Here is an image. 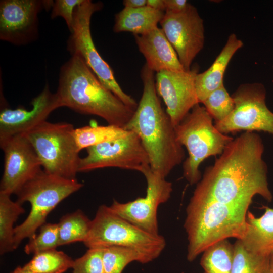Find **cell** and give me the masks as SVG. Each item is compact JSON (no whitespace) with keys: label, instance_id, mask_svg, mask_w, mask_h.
Listing matches in <instances>:
<instances>
[{"label":"cell","instance_id":"6da1fadb","mask_svg":"<svg viewBox=\"0 0 273 273\" xmlns=\"http://www.w3.org/2000/svg\"><path fill=\"white\" fill-rule=\"evenodd\" d=\"M264 151L257 133L246 131L233 139L213 165L205 169L191 199L236 203L252 201L258 195L271 202Z\"/></svg>","mask_w":273,"mask_h":273},{"label":"cell","instance_id":"7a4b0ae2","mask_svg":"<svg viewBox=\"0 0 273 273\" xmlns=\"http://www.w3.org/2000/svg\"><path fill=\"white\" fill-rule=\"evenodd\" d=\"M143 90L140 101L124 129L140 138L155 174L165 178L185 157L175 126L163 109L157 93L154 72L146 64L141 71Z\"/></svg>","mask_w":273,"mask_h":273},{"label":"cell","instance_id":"3957f363","mask_svg":"<svg viewBox=\"0 0 273 273\" xmlns=\"http://www.w3.org/2000/svg\"><path fill=\"white\" fill-rule=\"evenodd\" d=\"M56 93L62 107L100 117L109 125L124 129L135 110L107 89L76 55L61 67Z\"/></svg>","mask_w":273,"mask_h":273},{"label":"cell","instance_id":"277c9868","mask_svg":"<svg viewBox=\"0 0 273 273\" xmlns=\"http://www.w3.org/2000/svg\"><path fill=\"white\" fill-rule=\"evenodd\" d=\"M252 201L223 203L190 199L184 228L188 241L187 258L194 261L212 245L230 238L240 240L246 229Z\"/></svg>","mask_w":273,"mask_h":273},{"label":"cell","instance_id":"5b68a950","mask_svg":"<svg viewBox=\"0 0 273 273\" xmlns=\"http://www.w3.org/2000/svg\"><path fill=\"white\" fill-rule=\"evenodd\" d=\"M83 243L88 249L111 246L131 248L142 254L147 263L158 257L166 246L163 236L142 229L105 205L99 207Z\"/></svg>","mask_w":273,"mask_h":273},{"label":"cell","instance_id":"8992f818","mask_svg":"<svg viewBox=\"0 0 273 273\" xmlns=\"http://www.w3.org/2000/svg\"><path fill=\"white\" fill-rule=\"evenodd\" d=\"M83 186L77 179L49 174L43 170L26 183L16 194V201L21 204L29 202L31 209L25 220L15 227V250L25 239L34 237L36 231L46 222L49 213L62 201Z\"/></svg>","mask_w":273,"mask_h":273},{"label":"cell","instance_id":"52a82bcc","mask_svg":"<svg viewBox=\"0 0 273 273\" xmlns=\"http://www.w3.org/2000/svg\"><path fill=\"white\" fill-rule=\"evenodd\" d=\"M212 119L204 106L198 104L175 126L177 141L188 151V157L183 165V175L190 185L201 180V163L209 157L221 155L234 139L218 131Z\"/></svg>","mask_w":273,"mask_h":273},{"label":"cell","instance_id":"ba28073f","mask_svg":"<svg viewBox=\"0 0 273 273\" xmlns=\"http://www.w3.org/2000/svg\"><path fill=\"white\" fill-rule=\"evenodd\" d=\"M74 130L70 123L46 121L22 135L33 146L44 171L74 179L80 159Z\"/></svg>","mask_w":273,"mask_h":273},{"label":"cell","instance_id":"9c48e42d","mask_svg":"<svg viewBox=\"0 0 273 273\" xmlns=\"http://www.w3.org/2000/svg\"><path fill=\"white\" fill-rule=\"evenodd\" d=\"M103 7L101 2L90 0H83L76 6L66 49L71 56H79L107 89L125 104L135 110L138 104L121 88L113 70L99 54L93 40L90 32L92 16Z\"/></svg>","mask_w":273,"mask_h":273},{"label":"cell","instance_id":"30bf717a","mask_svg":"<svg viewBox=\"0 0 273 273\" xmlns=\"http://www.w3.org/2000/svg\"><path fill=\"white\" fill-rule=\"evenodd\" d=\"M266 90L261 83L239 85L232 95L235 108L223 120L215 122L216 129L225 134L240 130L263 131L273 138V112L267 107Z\"/></svg>","mask_w":273,"mask_h":273},{"label":"cell","instance_id":"8fae6325","mask_svg":"<svg viewBox=\"0 0 273 273\" xmlns=\"http://www.w3.org/2000/svg\"><path fill=\"white\" fill-rule=\"evenodd\" d=\"M80 158L78 172L105 167H117L142 173L150 167L149 159L139 136L130 131L124 136L86 149Z\"/></svg>","mask_w":273,"mask_h":273},{"label":"cell","instance_id":"7c38bea8","mask_svg":"<svg viewBox=\"0 0 273 273\" xmlns=\"http://www.w3.org/2000/svg\"><path fill=\"white\" fill-rule=\"evenodd\" d=\"M52 0H1L0 1V39L12 44L26 46L35 41L39 36L38 15L49 11Z\"/></svg>","mask_w":273,"mask_h":273},{"label":"cell","instance_id":"4fadbf2b","mask_svg":"<svg viewBox=\"0 0 273 273\" xmlns=\"http://www.w3.org/2000/svg\"><path fill=\"white\" fill-rule=\"evenodd\" d=\"M160 24L184 68L190 70L205 40L204 22L197 9L189 3L181 12L166 11Z\"/></svg>","mask_w":273,"mask_h":273},{"label":"cell","instance_id":"5bb4252c","mask_svg":"<svg viewBox=\"0 0 273 273\" xmlns=\"http://www.w3.org/2000/svg\"><path fill=\"white\" fill-rule=\"evenodd\" d=\"M142 174L147 182L146 196L126 203L114 200L109 207L130 223L149 233L158 235V208L170 198L172 184L153 173L150 167Z\"/></svg>","mask_w":273,"mask_h":273},{"label":"cell","instance_id":"9a60e30c","mask_svg":"<svg viewBox=\"0 0 273 273\" xmlns=\"http://www.w3.org/2000/svg\"><path fill=\"white\" fill-rule=\"evenodd\" d=\"M4 153V168L0 193L17 194L23 186L42 170L33 146L24 135L0 140Z\"/></svg>","mask_w":273,"mask_h":273},{"label":"cell","instance_id":"2e32d148","mask_svg":"<svg viewBox=\"0 0 273 273\" xmlns=\"http://www.w3.org/2000/svg\"><path fill=\"white\" fill-rule=\"evenodd\" d=\"M197 73L196 68L184 72L162 71L156 74L157 93L163 100L174 126L199 104L195 88Z\"/></svg>","mask_w":273,"mask_h":273},{"label":"cell","instance_id":"e0dca14e","mask_svg":"<svg viewBox=\"0 0 273 273\" xmlns=\"http://www.w3.org/2000/svg\"><path fill=\"white\" fill-rule=\"evenodd\" d=\"M31 104L30 110L3 107L0 113V140L24 134L47 121L53 111L62 107L57 95L50 91L48 84Z\"/></svg>","mask_w":273,"mask_h":273},{"label":"cell","instance_id":"ac0fdd59","mask_svg":"<svg viewBox=\"0 0 273 273\" xmlns=\"http://www.w3.org/2000/svg\"><path fill=\"white\" fill-rule=\"evenodd\" d=\"M134 38L139 51L146 59L145 64L152 71H186L161 28L157 27L146 34L134 35Z\"/></svg>","mask_w":273,"mask_h":273},{"label":"cell","instance_id":"d6986e66","mask_svg":"<svg viewBox=\"0 0 273 273\" xmlns=\"http://www.w3.org/2000/svg\"><path fill=\"white\" fill-rule=\"evenodd\" d=\"M243 46V42L235 34H230L210 67L197 74L195 88L199 103H202L210 94L223 84V76L229 63L236 52Z\"/></svg>","mask_w":273,"mask_h":273},{"label":"cell","instance_id":"ffe728a7","mask_svg":"<svg viewBox=\"0 0 273 273\" xmlns=\"http://www.w3.org/2000/svg\"><path fill=\"white\" fill-rule=\"evenodd\" d=\"M264 209L259 217L248 211L246 231L240 240L248 251L269 256L273 251V208L265 206Z\"/></svg>","mask_w":273,"mask_h":273},{"label":"cell","instance_id":"44dd1931","mask_svg":"<svg viewBox=\"0 0 273 273\" xmlns=\"http://www.w3.org/2000/svg\"><path fill=\"white\" fill-rule=\"evenodd\" d=\"M164 14V11L147 6L138 8L124 7L115 15L113 31L129 32L134 35L146 34L157 27Z\"/></svg>","mask_w":273,"mask_h":273},{"label":"cell","instance_id":"7402d4cb","mask_svg":"<svg viewBox=\"0 0 273 273\" xmlns=\"http://www.w3.org/2000/svg\"><path fill=\"white\" fill-rule=\"evenodd\" d=\"M10 195L0 193V254L15 250L14 224L25 212L22 204L13 201Z\"/></svg>","mask_w":273,"mask_h":273},{"label":"cell","instance_id":"603a6c76","mask_svg":"<svg viewBox=\"0 0 273 273\" xmlns=\"http://www.w3.org/2000/svg\"><path fill=\"white\" fill-rule=\"evenodd\" d=\"M200 265L204 273H231L234 245L228 239L210 246L203 253Z\"/></svg>","mask_w":273,"mask_h":273},{"label":"cell","instance_id":"cb8c5ba5","mask_svg":"<svg viewBox=\"0 0 273 273\" xmlns=\"http://www.w3.org/2000/svg\"><path fill=\"white\" fill-rule=\"evenodd\" d=\"M91 221L80 209L63 216L58 223L59 246L85 240Z\"/></svg>","mask_w":273,"mask_h":273},{"label":"cell","instance_id":"d4e9b609","mask_svg":"<svg viewBox=\"0 0 273 273\" xmlns=\"http://www.w3.org/2000/svg\"><path fill=\"white\" fill-rule=\"evenodd\" d=\"M73 262L67 254L54 249L33 254L25 265L33 273H64L72 268Z\"/></svg>","mask_w":273,"mask_h":273},{"label":"cell","instance_id":"484cf974","mask_svg":"<svg viewBox=\"0 0 273 273\" xmlns=\"http://www.w3.org/2000/svg\"><path fill=\"white\" fill-rule=\"evenodd\" d=\"M129 131L108 124L107 126H85L75 128L74 134L80 151L99 144L120 138Z\"/></svg>","mask_w":273,"mask_h":273},{"label":"cell","instance_id":"4316f807","mask_svg":"<svg viewBox=\"0 0 273 273\" xmlns=\"http://www.w3.org/2000/svg\"><path fill=\"white\" fill-rule=\"evenodd\" d=\"M231 273H269V256L251 252L237 240L234 244Z\"/></svg>","mask_w":273,"mask_h":273},{"label":"cell","instance_id":"83f0119b","mask_svg":"<svg viewBox=\"0 0 273 273\" xmlns=\"http://www.w3.org/2000/svg\"><path fill=\"white\" fill-rule=\"evenodd\" d=\"M133 261L148 263L145 257L134 249L121 246L103 248L104 273H122L125 267Z\"/></svg>","mask_w":273,"mask_h":273},{"label":"cell","instance_id":"f1b7e54d","mask_svg":"<svg viewBox=\"0 0 273 273\" xmlns=\"http://www.w3.org/2000/svg\"><path fill=\"white\" fill-rule=\"evenodd\" d=\"M202 103L215 122L225 119L235 108L234 101L224 84L210 94Z\"/></svg>","mask_w":273,"mask_h":273},{"label":"cell","instance_id":"f546056e","mask_svg":"<svg viewBox=\"0 0 273 273\" xmlns=\"http://www.w3.org/2000/svg\"><path fill=\"white\" fill-rule=\"evenodd\" d=\"M59 246L58 223L46 222L39 228V232L29 239L25 246L24 251L29 255L51 249Z\"/></svg>","mask_w":273,"mask_h":273},{"label":"cell","instance_id":"4dcf8cb0","mask_svg":"<svg viewBox=\"0 0 273 273\" xmlns=\"http://www.w3.org/2000/svg\"><path fill=\"white\" fill-rule=\"evenodd\" d=\"M103 249L90 248L74 260L72 273H104Z\"/></svg>","mask_w":273,"mask_h":273},{"label":"cell","instance_id":"1f68e13d","mask_svg":"<svg viewBox=\"0 0 273 273\" xmlns=\"http://www.w3.org/2000/svg\"><path fill=\"white\" fill-rule=\"evenodd\" d=\"M83 0H56L52 8L51 18L61 17L65 20L69 31L73 21L74 11L77 5Z\"/></svg>","mask_w":273,"mask_h":273},{"label":"cell","instance_id":"d6a6232c","mask_svg":"<svg viewBox=\"0 0 273 273\" xmlns=\"http://www.w3.org/2000/svg\"><path fill=\"white\" fill-rule=\"evenodd\" d=\"M165 11L179 12L184 10L189 3L186 0H164Z\"/></svg>","mask_w":273,"mask_h":273},{"label":"cell","instance_id":"836d02e7","mask_svg":"<svg viewBox=\"0 0 273 273\" xmlns=\"http://www.w3.org/2000/svg\"><path fill=\"white\" fill-rule=\"evenodd\" d=\"M124 7L138 8L147 5V0H124L123 1Z\"/></svg>","mask_w":273,"mask_h":273},{"label":"cell","instance_id":"e575fe53","mask_svg":"<svg viewBox=\"0 0 273 273\" xmlns=\"http://www.w3.org/2000/svg\"><path fill=\"white\" fill-rule=\"evenodd\" d=\"M146 6L156 10L165 11L164 0H147Z\"/></svg>","mask_w":273,"mask_h":273},{"label":"cell","instance_id":"d590c367","mask_svg":"<svg viewBox=\"0 0 273 273\" xmlns=\"http://www.w3.org/2000/svg\"><path fill=\"white\" fill-rule=\"evenodd\" d=\"M11 273H33L25 265L17 267Z\"/></svg>","mask_w":273,"mask_h":273},{"label":"cell","instance_id":"8d00e7d4","mask_svg":"<svg viewBox=\"0 0 273 273\" xmlns=\"http://www.w3.org/2000/svg\"><path fill=\"white\" fill-rule=\"evenodd\" d=\"M269 273H273V251L269 255Z\"/></svg>","mask_w":273,"mask_h":273}]
</instances>
